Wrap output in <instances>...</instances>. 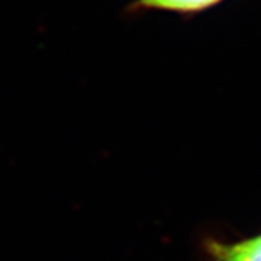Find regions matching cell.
Wrapping results in <instances>:
<instances>
[{
    "mask_svg": "<svg viewBox=\"0 0 261 261\" xmlns=\"http://www.w3.org/2000/svg\"><path fill=\"white\" fill-rule=\"evenodd\" d=\"M203 247L211 261H261V233L234 242L206 239Z\"/></svg>",
    "mask_w": 261,
    "mask_h": 261,
    "instance_id": "6da1fadb",
    "label": "cell"
},
{
    "mask_svg": "<svg viewBox=\"0 0 261 261\" xmlns=\"http://www.w3.org/2000/svg\"><path fill=\"white\" fill-rule=\"evenodd\" d=\"M223 0H136L130 10H159L179 14H197L214 8Z\"/></svg>",
    "mask_w": 261,
    "mask_h": 261,
    "instance_id": "7a4b0ae2",
    "label": "cell"
}]
</instances>
